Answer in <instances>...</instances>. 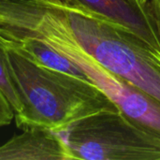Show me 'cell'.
<instances>
[{
  "label": "cell",
  "mask_w": 160,
  "mask_h": 160,
  "mask_svg": "<svg viewBox=\"0 0 160 160\" xmlns=\"http://www.w3.org/2000/svg\"><path fill=\"white\" fill-rule=\"evenodd\" d=\"M1 46L22 102L21 111L14 115L17 128H38L58 133L85 116L119 111L93 82L39 67L15 50Z\"/></svg>",
  "instance_id": "obj_1"
},
{
  "label": "cell",
  "mask_w": 160,
  "mask_h": 160,
  "mask_svg": "<svg viewBox=\"0 0 160 160\" xmlns=\"http://www.w3.org/2000/svg\"><path fill=\"white\" fill-rule=\"evenodd\" d=\"M74 159L160 160V139L120 111H103L58 132Z\"/></svg>",
  "instance_id": "obj_2"
},
{
  "label": "cell",
  "mask_w": 160,
  "mask_h": 160,
  "mask_svg": "<svg viewBox=\"0 0 160 160\" xmlns=\"http://www.w3.org/2000/svg\"><path fill=\"white\" fill-rule=\"evenodd\" d=\"M83 51L112 74L160 101V51L132 31L93 14Z\"/></svg>",
  "instance_id": "obj_3"
},
{
  "label": "cell",
  "mask_w": 160,
  "mask_h": 160,
  "mask_svg": "<svg viewBox=\"0 0 160 160\" xmlns=\"http://www.w3.org/2000/svg\"><path fill=\"white\" fill-rule=\"evenodd\" d=\"M0 160H73L58 133L45 128L24 129L0 146Z\"/></svg>",
  "instance_id": "obj_4"
},
{
  "label": "cell",
  "mask_w": 160,
  "mask_h": 160,
  "mask_svg": "<svg viewBox=\"0 0 160 160\" xmlns=\"http://www.w3.org/2000/svg\"><path fill=\"white\" fill-rule=\"evenodd\" d=\"M98 16L123 26L160 51L158 41L140 0H77Z\"/></svg>",
  "instance_id": "obj_5"
},
{
  "label": "cell",
  "mask_w": 160,
  "mask_h": 160,
  "mask_svg": "<svg viewBox=\"0 0 160 160\" xmlns=\"http://www.w3.org/2000/svg\"><path fill=\"white\" fill-rule=\"evenodd\" d=\"M0 44L15 50L39 67L89 81L86 74L79 66L40 40L34 38L6 40L0 38Z\"/></svg>",
  "instance_id": "obj_6"
},
{
  "label": "cell",
  "mask_w": 160,
  "mask_h": 160,
  "mask_svg": "<svg viewBox=\"0 0 160 160\" xmlns=\"http://www.w3.org/2000/svg\"><path fill=\"white\" fill-rule=\"evenodd\" d=\"M0 90L11 105L15 113L22 109V102L18 96L16 86L9 69L7 55L3 47L0 45Z\"/></svg>",
  "instance_id": "obj_7"
},
{
  "label": "cell",
  "mask_w": 160,
  "mask_h": 160,
  "mask_svg": "<svg viewBox=\"0 0 160 160\" xmlns=\"http://www.w3.org/2000/svg\"><path fill=\"white\" fill-rule=\"evenodd\" d=\"M160 47V0H140Z\"/></svg>",
  "instance_id": "obj_8"
},
{
  "label": "cell",
  "mask_w": 160,
  "mask_h": 160,
  "mask_svg": "<svg viewBox=\"0 0 160 160\" xmlns=\"http://www.w3.org/2000/svg\"><path fill=\"white\" fill-rule=\"evenodd\" d=\"M15 112L0 90V128L8 126L14 118Z\"/></svg>",
  "instance_id": "obj_9"
}]
</instances>
